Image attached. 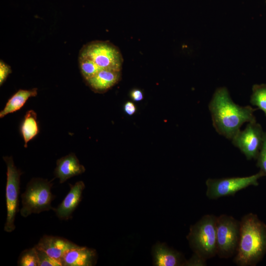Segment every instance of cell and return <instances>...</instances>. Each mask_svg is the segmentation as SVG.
<instances>
[{
    "label": "cell",
    "mask_w": 266,
    "mask_h": 266,
    "mask_svg": "<svg viewBox=\"0 0 266 266\" xmlns=\"http://www.w3.org/2000/svg\"><path fill=\"white\" fill-rule=\"evenodd\" d=\"M208 108L216 131L229 139L240 130L244 123L256 121L254 112L257 109L235 103L225 87L216 89Z\"/></svg>",
    "instance_id": "obj_1"
},
{
    "label": "cell",
    "mask_w": 266,
    "mask_h": 266,
    "mask_svg": "<svg viewBox=\"0 0 266 266\" xmlns=\"http://www.w3.org/2000/svg\"><path fill=\"white\" fill-rule=\"evenodd\" d=\"M266 253V225L250 213L240 221L239 237L234 263L239 266L257 265Z\"/></svg>",
    "instance_id": "obj_2"
},
{
    "label": "cell",
    "mask_w": 266,
    "mask_h": 266,
    "mask_svg": "<svg viewBox=\"0 0 266 266\" xmlns=\"http://www.w3.org/2000/svg\"><path fill=\"white\" fill-rule=\"evenodd\" d=\"M216 219L212 214L204 215L191 227L187 236L195 254L205 261L217 255Z\"/></svg>",
    "instance_id": "obj_3"
},
{
    "label": "cell",
    "mask_w": 266,
    "mask_h": 266,
    "mask_svg": "<svg viewBox=\"0 0 266 266\" xmlns=\"http://www.w3.org/2000/svg\"><path fill=\"white\" fill-rule=\"evenodd\" d=\"M51 181L41 178H33L27 184L25 191L21 194L22 207L21 215L27 217L32 213L54 209L51 202L54 196L51 192Z\"/></svg>",
    "instance_id": "obj_4"
},
{
    "label": "cell",
    "mask_w": 266,
    "mask_h": 266,
    "mask_svg": "<svg viewBox=\"0 0 266 266\" xmlns=\"http://www.w3.org/2000/svg\"><path fill=\"white\" fill-rule=\"evenodd\" d=\"M79 57L92 62L100 70L108 69L121 71L123 57L119 49L112 43L95 41L84 45Z\"/></svg>",
    "instance_id": "obj_5"
},
{
    "label": "cell",
    "mask_w": 266,
    "mask_h": 266,
    "mask_svg": "<svg viewBox=\"0 0 266 266\" xmlns=\"http://www.w3.org/2000/svg\"><path fill=\"white\" fill-rule=\"evenodd\" d=\"M240 221L222 214L217 217V255L229 258L236 253L239 237Z\"/></svg>",
    "instance_id": "obj_6"
},
{
    "label": "cell",
    "mask_w": 266,
    "mask_h": 266,
    "mask_svg": "<svg viewBox=\"0 0 266 266\" xmlns=\"http://www.w3.org/2000/svg\"><path fill=\"white\" fill-rule=\"evenodd\" d=\"M3 159L7 166L5 190L7 215L4 230L11 233L15 229V218L19 210L20 176L22 172L15 166L12 157L5 156Z\"/></svg>",
    "instance_id": "obj_7"
},
{
    "label": "cell",
    "mask_w": 266,
    "mask_h": 266,
    "mask_svg": "<svg viewBox=\"0 0 266 266\" xmlns=\"http://www.w3.org/2000/svg\"><path fill=\"white\" fill-rule=\"evenodd\" d=\"M263 176H265V174L260 170L255 174L246 177L208 178L206 181V195L211 200L233 196L250 186H258V180Z\"/></svg>",
    "instance_id": "obj_8"
},
{
    "label": "cell",
    "mask_w": 266,
    "mask_h": 266,
    "mask_svg": "<svg viewBox=\"0 0 266 266\" xmlns=\"http://www.w3.org/2000/svg\"><path fill=\"white\" fill-rule=\"evenodd\" d=\"M264 132L256 121L248 123L244 130L239 131L231 139L248 160L256 159L262 148Z\"/></svg>",
    "instance_id": "obj_9"
},
{
    "label": "cell",
    "mask_w": 266,
    "mask_h": 266,
    "mask_svg": "<svg viewBox=\"0 0 266 266\" xmlns=\"http://www.w3.org/2000/svg\"><path fill=\"white\" fill-rule=\"evenodd\" d=\"M77 246L65 238L45 235L40 238L35 247L63 263V259L66 254Z\"/></svg>",
    "instance_id": "obj_10"
},
{
    "label": "cell",
    "mask_w": 266,
    "mask_h": 266,
    "mask_svg": "<svg viewBox=\"0 0 266 266\" xmlns=\"http://www.w3.org/2000/svg\"><path fill=\"white\" fill-rule=\"evenodd\" d=\"M70 190L59 205L53 210L57 216L62 220H68L77 208L82 199V192L85 188L84 182L79 181L74 185L69 184Z\"/></svg>",
    "instance_id": "obj_11"
},
{
    "label": "cell",
    "mask_w": 266,
    "mask_h": 266,
    "mask_svg": "<svg viewBox=\"0 0 266 266\" xmlns=\"http://www.w3.org/2000/svg\"><path fill=\"white\" fill-rule=\"evenodd\" d=\"M54 174L63 183L69 178L84 172L85 168L81 165L74 153H70L58 159Z\"/></svg>",
    "instance_id": "obj_12"
},
{
    "label": "cell",
    "mask_w": 266,
    "mask_h": 266,
    "mask_svg": "<svg viewBox=\"0 0 266 266\" xmlns=\"http://www.w3.org/2000/svg\"><path fill=\"white\" fill-rule=\"evenodd\" d=\"M96 251L86 247L77 246L68 251L63 259V266H92L96 264Z\"/></svg>",
    "instance_id": "obj_13"
},
{
    "label": "cell",
    "mask_w": 266,
    "mask_h": 266,
    "mask_svg": "<svg viewBox=\"0 0 266 266\" xmlns=\"http://www.w3.org/2000/svg\"><path fill=\"white\" fill-rule=\"evenodd\" d=\"M154 265L159 266H187V261L178 252L164 244H157L153 249Z\"/></svg>",
    "instance_id": "obj_14"
},
{
    "label": "cell",
    "mask_w": 266,
    "mask_h": 266,
    "mask_svg": "<svg viewBox=\"0 0 266 266\" xmlns=\"http://www.w3.org/2000/svg\"><path fill=\"white\" fill-rule=\"evenodd\" d=\"M120 78L121 71L101 69L87 82L92 90L102 93L117 84Z\"/></svg>",
    "instance_id": "obj_15"
},
{
    "label": "cell",
    "mask_w": 266,
    "mask_h": 266,
    "mask_svg": "<svg viewBox=\"0 0 266 266\" xmlns=\"http://www.w3.org/2000/svg\"><path fill=\"white\" fill-rule=\"evenodd\" d=\"M37 94V88L19 90L9 99L4 108L0 112V118L20 110L30 98L35 97Z\"/></svg>",
    "instance_id": "obj_16"
},
{
    "label": "cell",
    "mask_w": 266,
    "mask_h": 266,
    "mask_svg": "<svg viewBox=\"0 0 266 266\" xmlns=\"http://www.w3.org/2000/svg\"><path fill=\"white\" fill-rule=\"evenodd\" d=\"M20 131L25 142L24 146L27 147L28 142L39 132L37 115L34 110H29L26 113L20 125Z\"/></svg>",
    "instance_id": "obj_17"
},
{
    "label": "cell",
    "mask_w": 266,
    "mask_h": 266,
    "mask_svg": "<svg viewBox=\"0 0 266 266\" xmlns=\"http://www.w3.org/2000/svg\"><path fill=\"white\" fill-rule=\"evenodd\" d=\"M250 101L252 105L262 110L266 116V84L253 86Z\"/></svg>",
    "instance_id": "obj_18"
},
{
    "label": "cell",
    "mask_w": 266,
    "mask_h": 266,
    "mask_svg": "<svg viewBox=\"0 0 266 266\" xmlns=\"http://www.w3.org/2000/svg\"><path fill=\"white\" fill-rule=\"evenodd\" d=\"M17 264L19 266H39L38 257L35 247L23 251L19 257Z\"/></svg>",
    "instance_id": "obj_19"
},
{
    "label": "cell",
    "mask_w": 266,
    "mask_h": 266,
    "mask_svg": "<svg viewBox=\"0 0 266 266\" xmlns=\"http://www.w3.org/2000/svg\"><path fill=\"white\" fill-rule=\"evenodd\" d=\"M79 64L81 73L86 81L100 70L92 62L85 58L79 57Z\"/></svg>",
    "instance_id": "obj_20"
},
{
    "label": "cell",
    "mask_w": 266,
    "mask_h": 266,
    "mask_svg": "<svg viewBox=\"0 0 266 266\" xmlns=\"http://www.w3.org/2000/svg\"><path fill=\"white\" fill-rule=\"evenodd\" d=\"M39 266H63L62 262L49 256L45 252L36 249Z\"/></svg>",
    "instance_id": "obj_21"
},
{
    "label": "cell",
    "mask_w": 266,
    "mask_h": 266,
    "mask_svg": "<svg viewBox=\"0 0 266 266\" xmlns=\"http://www.w3.org/2000/svg\"><path fill=\"white\" fill-rule=\"evenodd\" d=\"M257 166L266 176V132L264 133L263 142L262 148L257 159Z\"/></svg>",
    "instance_id": "obj_22"
},
{
    "label": "cell",
    "mask_w": 266,
    "mask_h": 266,
    "mask_svg": "<svg viewBox=\"0 0 266 266\" xmlns=\"http://www.w3.org/2000/svg\"><path fill=\"white\" fill-rule=\"evenodd\" d=\"M11 73L10 66L3 61L0 62V85L1 86L6 80L8 75Z\"/></svg>",
    "instance_id": "obj_23"
},
{
    "label": "cell",
    "mask_w": 266,
    "mask_h": 266,
    "mask_svg": "<svg viewBox=\"0 0 266 266\" xmlns=\"http://www.w3.org/2000/svg\"><path fill=\"white\" fill-rule=\"evenodd\" d=\"M135 104L132 101H127L124 105V111L129 115H133L136 111Z\"/></svg>",
    "instance_id": "obj_24"
},
{
    "label": "cell",
    "mask_w": 266,
    "mask_h": 266,
    "mask_svg": "<svg viewBox=\"0 0 266 266\" xmlns=\"http://www.w3.org/2000/svg\"><path fill=\"white\" fill-rule=\"evenodd\" d=\"M131 97L133 100L136 101H140L143 98L142 92L137 89H133L131 91Z\"/></svg>",
    "instance_id": "obj_25"
}]
</instances>
